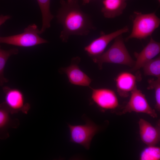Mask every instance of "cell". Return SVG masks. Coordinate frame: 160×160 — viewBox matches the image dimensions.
Here are the masks:
<instances>
[{
    "label": "cell",
    "mask_w": 160,
    "mask_h": 160,
    "mask_svg": "<svg viewBox=\"0 0 160 160\" xmlns=\"http://www.w3.org/2000/svg\"><path fill=\"white\" fill-rule=\"evenodd\" d=\"M56 17L63 28L60 38L66 42L72 35L84 36L95 29L89 15L80 9L77 0L62 1Z\"/></svg>",
    "instance_id": "obj_1"
},
{
    "label": "cell",
    "mask_w": 160,
    "mask_h": 160,
    "mask_svg": "<svg viewBox=\"0 0 160 160\" xmlns=\"http://www.w3.org/2000/svg\"><path fill=\"white\" fill-rule=\"evenodd\" d=\"M97 63L100 69L103 64L108 63L133 67L135 61L130 55L124 43L122 35L117 37L114 42L105 52L100 55L92 58Z\"/></svg>",
    "instance_id": "obj_2"
},
{
    "label": "cell",
    "mask_w": 160,
    "mask_h": 160,
    "mask_svg": "<svg viewBox=\"0 0 160 160\" xmlns=\"http://www.w3.org/2000/svg\"><path fill=\"white\" fill-rule=\"evenodd\" d=\"M134 13L132 31L126 41L132 38L145 39L151 36L159 27L160 19L155 12L143 14L135 12Z\"/></svg>",
    "instance_id": "obj_3"
},
{
    "label": "cell",
    "mask_w": 160,
    "mask_h": 160,
    "mask_svg": "<svg viewBox=\"0 0 160 160\" xmlns=\"http://www.w3.org/2000/svg\"><path fill=\"white\" fill-rule=\"evenodd\" d=\"M40 30L36 25L32 24L25 28L21 33L7 36H0V43L30 47L48 43L47 40L40 36Z\"/></svg>",
    "instance_id": "obj_4"
},
{
    "label": "cell",
    "mask_w": 160,
    "mask_h": 160,
    "mask_svg": "<svg viewBox=\"0 0 160 160\" xmlns=\"http://www.w3.org/2000/svg\"><path fill=\"white\" fill-rule=\"evenodd\" d=\"M70 141L81 145L86 149H89L92 140L99 130V127L93 121L87 119L84 125L68 124Z\"/></svg>",
    "instance_id": "obj_5"
},
{
    "label": "cell",
    "mask_w": 160,
    "mask_h": 160,
    "mask_svg": "<svg viewBox=\"0 0 160 160\" xmlns=\"http://www.w3.org/2000/svg\"><path fill=\"white\" fill-rule=\"evenodd\" d=\"M129 100L120 114L135 112L147 114L153 118L157 117L155 109L149 105L145 95L136 86L131 92Z\"/></svg>",
    "instance_id": "obj_6"
},
{
    "label": "cell",
    "mask_w": 160,
    "mask_h": 160,
    "mask_svg": "<svg viewBox=\"0 0 160 160\" xmlns=\"http://www.w3.org/2000/svg\"><path fill=\"white\" fill-rule=\"evenodd\" d=\"M129 28L126 26L122 28L108 34L102 33L85 47L84 51L92 58L97 57L104 52L109 44L118 36L127 33Z\"/></svg>",
    "instance_id": "obj_7"
},
{
    "label": "cell",
    "mask_w": 160,
    "mask_h": 160,
    "mask_svg": "<svg viewBox=\"0 0 160 160\" xmlns=\"http://www.w3.org/2000/svg\"><path fill=\"white\" fill-rule=\"evenodd\" d=\"M91 89L92 99L100 108L105 110H112L119 106L117 97L113 90L103 88Z\"/></svg>",
    "instance_id": "obj_8"
},
{
    "label": "cell",
    "mask_w": 160,
    "mask_h": 160,
    "mask_svg": "<svg viewBox=\"0 0 160 160\" xmlns=\"http://www.w3.org/2000/svg\"><path fill=\"white\" fill-rule=\"evenodd\" d=\"M139 134L142 141L147 146L156 145L160 140V122L155 126L143 119L138 122Z\"/></svg>",
    "instance_id": "obj_9"
},
{
    "label": "cell",
    "mask_w": 160,
    "mask_h": 160,
    "mask_svg": "<svg viewBox=\"0 0 160 160\" xmlns=\"http://www.w3.org/2000/svg\"><path fill=\"white\" fill-rule=\"evenodd\" d=\"M160 52V43L152 37L147 44L139 53L135 52L136 58L132 71H135L143 67L147 62L153 59Z\"/></svg>",
    "instance_id": "obj_10"
},
{
    "label": "cell",
    "mask_w": 160,
    "mask_h": 160,
    "mask_svg": "<svg viewBox=\"0 0 160 160\" xmlns=\"http://www.w3.org/2000/svg\"><path fill=\"white\" fill-rule=\"evenodd\" d=\"M80 60L79 57L73 59L72 63L68 66L63 68L61 71L65 73L70 82L73 85L89 87L92 79L79 68L76 62Z\"/></svg>",
    "instance_id": "obj_11"
},
{
    "label": "cell",
    "mask_w": 160,
    "mask_h": 160,
    "mask_svg": "<svg viewBox=\"0 0 160 160\" xmlns=\"http://www.w3.org/2000/svg\"><path fill=\"white\" fill-rule=\"evenodd\" d=\"M3 90L5 94L4 104L8 110L17 111L28 107V105L25 103L24 95L20 90L5 86Z\"/></svg>",
    "instance_id": "obj_12"
},
{
    "label": "cell",
    "mask_w": 160,
    "mask_h": 160,
    "mask_svg": "<svg viewBox=\"0 0 160 160\" xmlns=\"http://www.w3.org/2000/svg\"><path fill=\"white\" fill-rule=\"evenodd\" d=\"M116 82L117 90L119 95L126 97L136 86V77L130 73L124 72L116 77Z\"/></svg>",
    "instance_id": "obj_13"
},
{
    "label": "cell",
    "mask_w": 160,
    "mask_h": 160,
    "mask_svg": "<svg viewBox=\"0 0 160 160\" xmlns=\"http://www.w3.org/2000/svg\"><path fill=\"white\" fill-rule=\"evenodd\" d=\"M127 0H103L101 12L104 16L113 18L121 15L125 9Z\"/></svg>",
    "instance_id": "obj_14"
},
{
    "label": "cell",
    "mask_w": 160,
    "mask_h": 160,
    "mask_svg": "<svg viewBox=\"0 0 160 160\" xmlns=\"http://www.w3.org/2000/svg\"><path fill=\"white\" fill-rule=\"evenodd\" d=\"M41 12L42 25L40 34L44 33L50 27L51 22L54 18L50 10V0H37Z\"/></svg>",
    "instance_id": "obj_15"
},
{
    "label": "cell",
    "mask_w": 160,
    "mask_h": 160,
    "mask_svg": "<svg viewBox=\"0 0 160 160\" xmlns=\"http://www.w3.org/2000/svg\"><path fill=\"white\" fill-rule=\"evenodd\" d=\"M18 53L17 48H13L5 50L2 49L0 45V86H2L8 81L4 75V68L8 60L12 55L17 54Z\"/></svg>",
    "instance_id": "obj_16"
},
{
    "label": "cell",
    "mask_w": 160,
    "mask_h": 160,
    "mask_svg": "<svg viewBox=\"0 0 160 160\" xmlns=\"http://www.w3.org/2000/svg\"><path fill=\"white\" fill-rule=\"evenodd\" d=\"M145 76H153L160 78V57L153 59L146 63L143 67Z\"/></svg>",
    "instance_id": "obj_17"
},
{
    "label": "cell",
    "mask_w": 160,
    "mask_h": 160,
    "mask_svg": "<svg viewBox=\"0 0 160 160\" xmlns=\"http://www.w3.org/2000/svg\"><path fill=\"white\" fill-rule=\"evenodd\" d=\"M160 148L156 145H149L143 149L140 156V160H159Z\"/></svg>",
    "instance_id": "obj_18"
},
{
    "label": "cell",
    "mask_w": 160,
    "mask_h": 160,
    "mask_svg": "<svg viewBox=\"0 0 160 160\" xmlns=\"http://www.w3.org/2000/svg\"><path fill=\"white\" fill-rule=\"evenodd\" d=\"M147 89H154L156 104L155 108L157 111H160V78L156 79H151L148 81Z\"/></svg>",
    "instance_id": "obj_19"
},
{
    "label": "cell",
    "mask_w": 160,
    "mask_h": 160,
    "mask_svg": "<svg viewBox=\"0 0 160 160\" xmlns=\"http://www.w3.org/2000/svg\"><path fill=\"white\" fill-rule=\"evenodd\" d=\"M0 106V129L5 127L9 121L8 109L4 104Z\"/></svg>",
    "instance_id": "obj_20"
},
{
    "label": "cell",
    "mask_w": 160,
    "mask_h": 160,
    "mask_svg": "<svg viewBox=\"0 0 160 160\" xmlns=\"http://www.w3.org/2000/svg\"><path fill=\"white\" fill-rule=\"evenodd\" d=\"M11 18V16L9 15H0V26L4 23L6 21L9 19Z\"/></svg>",
    "instance_id": "obj_21"
},
{
    "label": "cell",
    "mask_w": 160,
    "mask_h": 160,
    "mask_svg": "<svg viewBox=\"0 0 160 160\" xmlns=\"http://www.w3.org/2000/svg\"><path fill=\"white\" fill-rule=\"evenodd\" d=\"M91 0H83V3L84 4H87Z\"/></svg>",
    "instance_id": "obj_22"
},
{
    "label": "cell",
    "mask_w": 160,
    "mask_h": 160,
    "mask_svg": "<svg viewBox=\"0 0 160 160\" xmlns=\"http://www.w3.org/2000/svg\"><path fill=\"white\" fill-rule=\"evenodd\" d=\"M159 3H160V0H157Z\"/></svg>",
    "instance_id": "obj_23"
}]
</instances>
